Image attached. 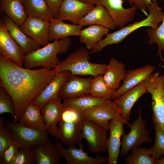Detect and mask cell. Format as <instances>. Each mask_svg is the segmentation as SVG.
I'll use <instances>...</instances> for the list:
<instances>
[{"instance_id":"cell-1","label":"cell","mask_w":164,"mask_h":164,"mask_svg":"<svg viewBox=\"0 0 164 164\" xmlns=\"http://www.w3.org/2000/svg\"><path fill=\"white\" fill-rule=\"evenodd\" d=\"M53 70H31L21 67L0 55V85L9 93L15 109L13 121L18 122L28 105L55 77Z\"/></svg>"},{"instance_id":"cell-2","label":"cell","mask_w":164,"mask_h":164,"mask_svg":"<svg viewBox=\"0 0 164 164\" xmlns=\"http://www.w3.org/2000/svg\"><path fill=\"white\" fill-rule=\"evenodd\" d=\"M148 10L149 13L146 18L125 26L112 33H108L105 38L96 44L91 53H99L108 45L119 43L130 34L141 27L157 28L162 22L164 13L157 1H152Z\"/></svg>"},{"instance_id":"cell-3","label":"cell","mask_w":164,"mask_h":164,"mask_svg":"<svg viewBox=\"0 0 164 164\" xmlns=\"http://www.w3.org/2000/svg\"><path fill=\"white\" fill-rule=\"evenodd\" d=\"M90 58L88 50L81 47L60 61L53 70L56 74L67 70L70 71L71 74L79 76L90 75L94 77L99 75H103L107 65L92 63L89 61Z\"/></svg>"},{"instance_id":"cell-4","label":"cell","mask_w":164,"mask_h":164,"mask_svg":"<svg viewBox=\"0 0 164 164\" xmlns=\"http://www.w3.org/2000/svg\"><path fill=\"white\" fill-rule=\"evenodd\" d=\"M71 41L69 37L55 40L49 43L42 48L25 55L24 67L31 69L41 66L51 69L55 68L60 61L58 54H63L69 50Z\"/></svg>"},{"instance_id":"cell-5","label":"cell","mask_w":164,"mask_h":164,"mask_svg":"<svg viewBox=\"0 0 164 164\" xmlns=\"http://www.w3.org/2000/svg\"><path fill=\"white\" fill-rule=\"evenodd\" d=\"M147 93L151 95L152 118L154 128L164 134V73L151 74L144 81Z\"/></svg>"},{"instance_id":"cell-6","label":"cell","mask_w":164,"mask_h":164,"mask_svg":"<svg viewBox=\"0 0 164 164\" xmlns=\"http://www.w3.org/2000/svg\"><path fill=\"white\" fill-rule=\"evenodd\" d=\"M128 125L130 131L127 134L124 133L122 136L120 154L122 157L127 156L130 151L140 147L143 143L152 142L146 128V122L142 118L141 109L136 119Z\"/></svg>"},{"instance_id":"cell-7","label":"cell","mask_w":164,"mask_h":164,"mask_svg":"<svg viewBox=\"0 0 164 164\" xmlns=\"http://www.w3.org/2000/svg\"><path fill=\"white\" fill-rule=\"evenodd\" d=\"M5 124L13 141L19 144L20 148L33 149L50 141L47 132L26 127L14 121H7Z\"/></svg>"},{"instance_id":"cell-8","label":"cell","mask_w":164,"mask_h":164,"mask_svg":"<svg viewBox=\"0 0 164 164\" xmlns=\"http://www.w3.org/2000/svg\"><path fill=\"white\" fill-rule=\"evenodd\" d=\"M82 139L85 140L90 151L101 153L107 151V130L101 125L82 118Z\"/></svg>"},{"instance_id":"cell-9","label":"cell","mask_w":164,"mask_h":164,"mask_svg":"<svg viewBox=\"0 0 164 164\" xmlns=\"http://www.w3.org/2000/svg\"><path fill=\"white\" fill-rule=\"evenodd\" d=\"M123 0H95V5H101L107 10L116 27L121 28L132 22L135 16L137 7L133 5L124 8Z\"/></svg>"},{"instance_id":"cell-10","label":"cell","mask_w":164,"mask_h":164,"mask_svg":"<svg viewBox=\"0 0 164 164\" xmlns=\"http://www.w3.org/2000/svg\"><path fill=\"white\" fill-rule=\"evenodd\" d=\"M55 144L62 158H64L67 164H101L108 163V156L102 157L98 155L95 157L90 156L83 150L82 144L77 149L74 146H69L66 148L58 139Z\"/></svg>"},{"instance_id":"cell-11","label":"cell","mask_w":164,"mask_h":164,"mask_svg":"<svg viewBox=\"0 0 164 164\" xmlns=\"http://www.w3.org/2000/svg\"><path fill=\"white\" fill-rule=\"evenodd\" d=\"M119 114V111L113 101L106 99L103 103L85 111L81 116L82 118L95 122L108 131L110 121Z\"/></svg>"},{"instance_id":"cell-12","label":"cell","mask_w":164,"mask_h":164,"mask_svg":"<svg viewBox=\"0 0 164 164\" xmlns=\"http://www.w3.org/2000/svg\"><path fill=\"white\" fill-rule=\"evenodd\" d=\"M126 123L119 114L111 120L109 123L108 129L110 136L107 142L108 152V164H117L118 163L121 146V138L124 133L123 125Z\"/></svg>"},{"instance_id":"cell-13","label":"cell","mask_w":164,"mask_h":164,"mask_svg":"<svg viewBox=\"0 0 164 164\" xmlns=\"http://www.w3.org/2000/svg\"><path fill=\"white\" fill-rule=\"evenodd\" d=\"M93 78L92 76L84 78L70 74L63 84L59 96L64 100L90 94Z\"/></svg>"},{"instance_id":"cell-14","label":"cell","mask_w":164,"mask_h":164,"mask_svg":"<svg viewBox=\"0 0 164 164\" xmlns=\"http://www.w3.org/2000/svg\"><path fill=\"white\" fill-rule=\"evenodd\" d=\"M50 26L49 21L28 16L20 27L26 35L41 46H44L49 43Z\"/></svg>"},{"instance_id":"cell-15","label":"cell","mask_w":164,"mask_h":164,"mask_svg":"<svg viewBox=\"0 0 164 164\" xmlns=\"http://www.w3.org/2000/svg\"><path fill=\"white\" fill-rule=\"evenodd\" d=\"M0 53L23 67L25 55L4 23H1L0 26Z\"/></svg>"},{"instance_id":"cell-16","label":"cell","mask_w":164,"mask_h":164,"mask_svg":"<svg viewBox=\"0 0 164 164\" xmlns=\"http://www.w3.org/2000/svg\"><path fill=\"white\" fill-rule=\"evenodd\" d=\"M94 6V5L79 0H63L59 9L57 18L78 24L79 21Z\"/></svg>"},{"instance_id":"cell-17","label":"cell","mask_w":164,"mask_h":164,"mask_svg":"<svg viewBox=\"0 0 164 164\" xmlns=\"http://www.w3.org/2000/svg\"><path fill=\"white\" fill-rule=\"evenodd\" d=\"M147 93L143 81L126 91L113 101L119 114L128 125L129 115L134 104L143 94Z\"/></svg>"},{"instance_id":"cell-18","label":"cell","mask_w":164,"mask_h":164,"mask_svg":"<svg viewBox=\"0 0 164 164\" xmlns=\"http://www.w3.org/2000/svg\"><path fill=\"white\" fill-rule=\"evenodd\" d=\"M62 99L58 96L48 101L41 109L47 132L55 137L63 108Z\"/></svg>"},{"instance_id":"cell-19","label":"cell","mask_w":164,"mask_h":164,"mask_svg":"<svg viewBox=\"0 0 164 164\" xmlns=\"http://www.w3.org/2000/svg\"><path fill=\"white\" fill-rule=\"evenodd\" d=\"M155 67L147 65L137 69L130 70L125 74L122 85L114 93L111 99L114 100L122 94L143 82L154 71Z\"/></svg>"},{"instance_id":"cell-20","label":"cell","mask_w":164,"mask_h":164,"mask_svg":"<svg viewBox=\"0 0 164 164\" xmlns=\"http://www.w3.org/2000/svg\"><path fill=\"white\" fill-rule=\"evenodd\" d=\"M82 119L72 121H60L56 138L63 144L75 146L82 139Z\"/></svg>"},{"instance_id":"cell-21","label":"cell","mask_w":164,"mask_h":164,"mask_svg":"<svg viewBox=\"0 0 164 164\" xmlns=\"http://www.w3.org/2000/svg\"><path fill=\"white\" fill-rule=\"evenodd\" d=\"M70 74V72L67 70L56 73L53 79L31 103L36 105L41 110L48 101L59 96L63 84Z\"/></svg>"},{"instance_id":"cell-22","label":"cell","mask_w":164,"mask_h":164,"mask_svg":"<svg viewBox=\"0 0 164 164\" xmlns=\"http://www.w3.org/2000/svg\"><path fill=\"white\" fill-rule=\"evenodd\" d=\"M4 24L25 55L40 48V45L25 33L19 26L7 16L5 19Z\"/></svg>"},{"instance_id":"cell-23","label":"cell","mask_w":164,"mask_h":164,"mask_svg":"<svg viewBox=\"0 0 164 164\" xmlns=\"http://www.w3.org/2000/svg\"><path fill=\"white\" fill-rule=\"evenodd\" d=\"M82 27L96 25L109 29H115L116 26L106 9L101 5H95L78 22Z\"/></svg>"},{"instance_id":"cell-24","label":"cell","mask_w":164,"mask_h":164,"mask_svg":"<svg viewBox=\"0 0 164 164\" xmlns=\"http://www.w3.org/2000/svg\"><path fill=\"white\" fill-rule=\"evenodd\" d=\"M63 21L54 17L50 20L49 41L58 40L70 36H79L82 26L78 24L66 23Z\"/></svg>"},{"instance_id":"cell-25","label":"cell","mask_w":164,"mask_h":164,"mask_svg":"<svg viewBox=\"0 0 164 164\" xmlns=\"http://www.w3.org/2000/svg\"><path fill=\"white\" fill-rule=\"evenodd\" d=\"M125 67L124 64L114 58L109 60L103 77L105 83L112 90L115 91L120 87L121 82L126 73Z\"/></svg>"},{"instance_id":"cell-26","label":"cell","mask_w":164,"mask_h":164,"mask_svg":"<svg viewBox=\"0 0 164 164\" xmlns=\"http://www.w3.org/2000/svg\"><path fill=\"white\" fill-rule=\"evenodd\" d=\"M40 109L35 104L30 103L21 116L19 123L29 128L47 132Z\"/></svg>"},{"instance_id":"cell-27","label":"cell","mask_w":164,"mask_h":164,"mask_svg":"<svg viewBox=\"0 0 164 164\" xmlns=\"http://www.w3.org/2000/svg\"><path fill=\"white\" fill-rule=\"evenodd\" d=\"M32 149L37 164H59L62 161L55 143L51 141Z\"/></svg>"},{"instance_id":"cell-28","label":"cell","mask_w":164,"mask_h":164,"mask_svg":"<svg viewBox=\"0 0 164 164\" xmlns=\"http://www.w3.org/2000/svg\"><path fill=\"white\" fill-rule=\"evenodd\" d=\"M109 31L108 29L103 26L91 25L81 30L79 36V41L85 44L88 50H91L102 40L104 36L108 33Z\"/></svg>"},{"instance_id":"cell-29","label":"cell","mask_w":164,"mask_h":164,"mask_svg":"<svg viewBox=\"0 0 164 164\" xmlns=\"http://www.w3.org/2000/svg\"><path fill=\"white\" fill-rule=\"evenodd\" d=\"M0 7L7 16L19 26L28 16L20 0H0Z\"/></svg>"},{"instance_id":"cell-30","label":"cell","mask_w":164,"mask_h":164,"mask_svg":"<svg viewBox=\"0 0 164 164\" xmlns=\"http://www.w3.org/2000/svg\"><path fill=\"white\" fill-rule=\"evenodd\" d=\"M106 99L88 94L63 100L62 103L63 108H72L81 114L87 110L103 103Z\"/></svg>"},{"instance_id":"cell-31","label":"cell","mask_w":164,"mask_h":164,"mask_svg":"<svg viewBox=\"0 0 164 164\" xmlns=\"http://www.w3.org/2000/svg\"><path fill=\"white\" fill-rule=\"evenodd\" d=\"M28 16L50 21L54 17L45 0H20Z\"/></svg>"},{"instance_id":"cell-32","label":"cell","mask_w":164,"mask_h":164,"mask_svg":"<svg viewBox=\"0 0 164 164\" xmlns=\"http://www.w3.org/2000/svg\"><path fill=\"white\" fill-rule=\"evenodd\" d=\"M161 23L156 28L148 27L146 31L149 37V45L155 44L158 47V56L164 60V15Z\"/></svg>"},{"instance_id":"cell-33","label":"cell","mask_w":164,"mask_h":164,"mask_svg":"<svg viewBox=\"0 0 164 164\" xmlns=\"http://www.w3.org/2000/svg\"><path fill=\"white\" fill-rule=\"evenodd\" d=\"M115 92L105 83L103 75H99L93 78L90 87V94L95 97L111 100Z\"/></svg>"},{"instance_id":"cell-34","label":"cell","mask_w":164,"mask_h":164,"mask_svg":"<svg viewBox=\"0 0 164 164\" xmlns=\"http://www.w3.org/2000/svg\"><path fill=\"white\" fill-rule=\"evenodd\" d=\"M150 155V149L137 147L132 150L125 162L127 164H155V159Z\"/></svg>"},{"instance_id":"cell-35","label":"cell","mask_w":164,"mask_h":164,"mask_svg":"<svg viewBox=\"0 0 164 164\" xmlns=\"http://www.w3.org/2000/svg\"><path fill=\"white\" fill-rule=\"evenodd\" d=\"M8 113L14 117L15 109L12 99L7 91L0 86V114Z\"/></svg>"},{"instance_id":"cell-36","label":"cell","mask_w":164,"mask_h":164,"mask_svg":"<svg viewBox=\"0 0 164 164\" xmlns=\"http://www.w3.org/2000/svg\"><path fill=\"white\" fill-rule=\"evenodd\" d=\"M37 163L32 149L21 147L15 155L11 164Z\"/></svg>"},{"instance_id":"cell-37","label":"cell","mask_w":164,"mask_h":164,"mask_svg":"<svg viewBox=\"0 0 164 164\" xmlns=\"http://www.w3.org/2000/svg\"><path fill=\"white\" fill-rule=\"evenodd\" d=\"M155 139L153 145L150 148L151 155L155 160L164 156V134L159 130L154 128Z\"/></svg>"},{"instance_id":"cell-38","label":"cell","mask_w":164,"mask_h":164,"mask_svg":"<svg viewBox=\"0 0 164 164\" xmlns=\"http://www.w3.org/2000/svg\"><path fill=\"white\" fill-rule=\"evenodd\" d=\"M12 135L5 125L0 128V164H2V159L5 151L13 142Z\"/></svg>"},{"instance_id":"cell-39","label":"cell","mask_w":164,"mask_h":164,"mask_svg":"<svg viewBox=\"0 0 164 164\" xmlns=\"http://www.w3.org/2000/svg\"><path fill=\"white\" fill-rule=\"evenodd\" d=\"M82 119L81 114L78 112L71 108L63 107L60 121H75Z\"/></svg>"},{"instance_id":"cell-40","label":"cell","mask_w":164,"mask_h":164,"mask_svg":"<svg viewBox=\"0 0 164 164\" xmlns=\"http://www.w3.org/2000/svg\"><path fill=\"white\" fill-rule=\"evenodd\" d=\"M20 148V145L13 141L4 152L2 157L3 164H11L15 155Z\"/></svg>"},{"instance_id":"cell-41","label":"cell","mask_w":164,"mask_h":164,"mask_svg":"<svg viewBox=\"0 0 164 164\" xmlns=\"http://www.w3.org/2000/svg\"><path fill=\"white\" fill-rule=\"evenodd\" d=\"M131 5H134L138 9L144 12L148 9L152 0H127Z\"/></svg>"},{"instance_id":"cell-42","label":"cell","mask_w":164,"mask_h":164,"mask_svg":"<svg viewBox=\"0 0 164 164\" xmlns=\"http://www.w3.org/2000/svg\"><path fill=\"white\" fill-rule=\"evenodd\" d=\"M54 17L57 18L59 9L63 0H45Z\"/></svg>"},{"instance_id":"cell-43","label":"cell","mask_w":164,"mask_h":164,"mask_svg":"<svg viewBox=\"0 0 164 164\" xmlns=\"http://www.w3.org/2000/svg\"><path fill=\"white\" fill-rule=\"evenodd\" d=\"M155 164H164V156L161 157L158 160H155Z\"/></svg>"},{"instance_id":"cell-44","label":"cell","mask_w":164,"mask_h":164,"mask_svg":"<svg viewBox=\"0 0 164 164\" xmlns=\"http://www.w3.org/2000/svg\"><path fill=\"white\" fill-rule=\"evenodd\" d=\"M82 2L90 4L93 5H95V0H79Z\"/></svg>"},{"instance_id":"cell-45","label":"cell","mask_w":164,"mask_h":164,"mask_svg":"<svg viewBox=\"0 0 164 164\" xmlns=\"http://www.w3.org/2000/svg\"><path fill=\"white\" fill-rule=\"evenodd\" d=\"M5 123L3 118L1 117H0V128L3 127Z\"/></svg>"},{"instance_id":"cell-46","label":"cell","mask_w":164,"mask_h":164,"mask_svg":"<svg viewBox=\"0 0 164 164\" xmlns=\"http://www.w3.org/2000/svg\"><path fill=\"white\" fill-rule=\"evenodd\" d=\"M157 0H152L153 2H156Z\"/></svg>"},{"instance_id":"cell-47","label":"cell","mask_w":164,"mask_h":164,"mask_svg":"<svg viewBox=\"0 0 164 164\" xmlns=\"http://www.w3.org/2000/svg\"><path fill=\"white\" fill-rule=\"evenodd\" d=\"M164 63V60H163V61Z\"/></svg>"}]
</instances>
